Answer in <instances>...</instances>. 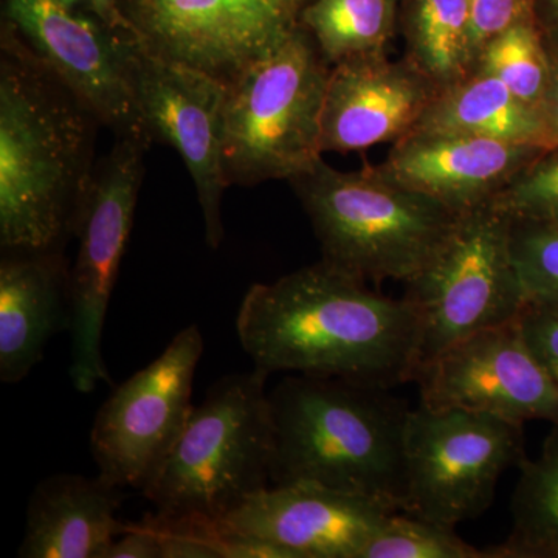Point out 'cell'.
<instances>
[{"label": "cell", "mask_w": 558, "mask_h": 558, "mask_svg": "<svg viewBox=\"0 0 558 558\" xmlns=\"http://www.w3.org/2000/svg\"><path fill=\"white\" fill-rule=\"evenodd\" d=\"M236 332L253 368L339 377L371 387L413 381L421 325L405 299L322 259L245 293Z\"/></svg>", "instance_id": "obj_1"}, {"label": "cell", "mask_w": 558, "mask_h": 558, "mask_svg": "<svg viewBox=\"0 0 558 558\" xmlns=\"http://www.w3.org/2000/svg\"><path fill=\"white\" fill-rule=\"evenodd\" d=\"M95 123L9 21L0 31V245L62 250L92 171Z\"/></svg>", "instance_id": "obj_2"}, {"label": "cell", "mask_w": 558, "mask_h": 558, "mask_svg": "<svg viewBox=\"0 0 558 558\" xmlns=\"http://www.w3.org/2000/svg\"><path fill=\"white\" fill-rule=\"evenodd\" d=\"M271 486L311 484L405 509L410 410L388 388L293 374L269 391Z\"/></svg>", "instance_id": "obj_3"}, {"label": "cell", "mask_w": 558, "mask_h": 558, "mask_svg": "<svg viewBox=\"0 0 558 558\" xmlns=\"http://www.w3.org/2000/svg\"><path fill=\"white\" fill-rule=\"evenodd\" d=\"M269 376L230 374L191 410L167 461L142 492L168 520L220 521L270 486L274 418Z\"/></svg>", "instance_id": "obj_4"}, {"label": "cell", "mask_w": 558, "mask_h": 558, "mask_svg": "<svg viewBox=\"0 0 558 558\" xmlns=\"http://www.w3.org/2000/svg\"><path fill=\"white\" fill-rule=\"evenodd\" d=\"M289 182L310 216L322 259L376 284L407 282L424 269L459 218L373 165L339 171L322 157Z\"/></svg>", "instance_id": "obj_5"}, {"label": "cell", "mask_w": 558, "mask_h": 558, "mask_svg": "<svg viewBox=\"0 0 558 558\" xmlns=\"http://www.w3.org/2000/svg\"><path fill=\"white\" fill-rule=\"evenodd\" d=\"M330 65L301 25L227 84L222 160L230 185L292 180L323 157Z\"/></svg>", "instance_id": "obj_6"}, {"label": "cell", "mask_w": 558, "mask_h": 558, "mask_svg": "<svg viewBox=\"0 0 558 558\" xmlns=\"http://www.w3.org/2000/svg\"><path fill=\"white\" fill-rule=\"evenodd\" d=\"M405 284L403 299L421 325L416 371L459 341L515 322L527 300L512 255V219L490 204L462 213Z\"/></svg>", "instance_id": "obj_7"}, {"label": "cell", "mask_w": 558, "mask_h": 558, "mask_svg": "<svg viewBox=\"0 0 558 558\" xmlns=\"http://www.w3.org/2000/svg\"><path fill=\"white\" fill-rule=\"evenodd\" d=\"M149 142L145 135H117L108 156L95 165L76 209L73 234L80 248L69 277V374L83 395L112 381L102 359V330L134 226Z\"/></svg>", "instance_id": "obj_8"}, {"label": "cell", "mask_w": 558, "mask_h": 558, "mask_svg": "<svg viewBox=\"0 0 558 558\" xmlns=\"http://www.w3.org/2000/svg\"><path fill=\"white\" fill-rule=\"evenodd\" d=\"M526 458L524 424L418 402L405 432V509L454 529L483 515L502 473Z\"/></svg>", "instance_id": "obj_9"}, {"label": "cell", "mask_w": 558, "mask_h": 558, "mask_svg": "<svg viewBox=\"0 0 558 558\" xmlns=\"http://www.w3.org/2000/svg\"><path fill=\"white\" fill-rule=\"evenodd\" d=\"M204 351V336L191 325L159 357L113 389L90 429L98 475L121 488L148 487L189 421Z\"/></svg>", "instance_id": "obj_10"}, {"label": "cell", "mask_w": 558, "mask_h": 558, "mask_svg": "<svg viewBox=\"0 0 558 558\" xmlns=\"http://www.w3.org/2000/svg\"><path fill=\"white\" fill-rule=\"evenodd\" d=\"M312 0H126L146 49L229 84L301 27Z\"/></svg>", "instance_id": "obj_11"}, {"label": "cell", "mask_w": 558, "mask_h": 558, "mask_svg": "<svg viewBox=\"0 0 558 558\" xmlns=\"http://www.w3.org/2000/svg\"><path fill=\"white\" fill-rule=\"evenodd\" d=\"M135 100L150 140L178 150L189 170L202 216L205 241L219 248L223 240L222 197L230 183L222 160V112L227 84L191 68L134 46Z\"/></svg>", "instance_id": "obj_12"}, {"label": "cell", "mask_w": 558, "mask_h": 558, "mask_svg": "<svg viewBox=\"0 0 558 558\" xmlns=\"http://www.w3.org/2000/svg\"><path fill=\"white\" fill-rule=\"evenodd\" d=\"M22 39L116 135H145L134 89L137 39L62 5L60 0H3Z\"/></svg>", "instance_id": "obj_13"}, {"label": "cell", "mask_w": 558, "mask_h": 558, "mask_svg": "<svg viewBox=\"0 0 558 558\" xmlns=\"http://www.w3.org/2000/svg\"><path fill=\"white\" fill-rule=\"evenodd\" d=\"M418 402L558 425V388L527 348L519 319L447 349L414 374Z\"/></svg>", "instance_id": "obj_14"}, {"label": "cell", "mask_w": 558, "mask_h": 558, "mask_svg": "<svg viewBox=\"0 0 558 558\" xmlns=\"http://www.w3.org/2000/svg\"><path fill=\"white\" fill-rule=\"evenodd\" d=\"M396 512L400 510L384 499L290 484L264 488L218 523L271 543L289 558H362L369 539Z\"/></svg>", "instance_id": "obj_15"}, {"label": "cell", "mask_w": 558, "mask_h": 558, "mask_svg": "<svg viewBox=\"0 0 558 558\" xmlns=\"http://www.w3.org/2000/svg\"><path fill=\"white\" fill-rule=\"evenodd\" d=\"M439 87L405 57L359 54L330 68L322 117V150L359 153L411 134Z\"/></svg>", "instance_id": "obj_16"}, {"label": "cell", "mask_w": 558, "mask_h": 558, "mask_svg": "<svg viewBox=\"0 0 558 558\" xmlns=\"http://www.w3.org/2000/svg\"><path fill=\"white\" fill-rule=\"evenodd\" d=\"M546 148L447 132L413 131L377 165L392 182L458 215L490 204Z\"/></svg>", "instance_id": "obj_17"}, {"label": "cell", "mask_w": 558, "mask_h": 558, "mask_svg": "<svg viewBox=\"0 0 558 558\" xmlns=\"http://www.w3.org/2000/svg\"><path fill=\"white\" fill-rule=\"evenodd\" d=\"M70 270L62 250L2 252L0 380L20 384L47 344L70 328Z\"/></svg>", "instance_id": "obj_18"}, {"label": "cell", "mask_w": 558, "mask_h": 558, "mask_svg": "<svg viewBox=\"0 0 558 558\" xmlns=\"http://www.w3.org/2000/svg\"><path fill=\"white\" fill-rule=\"evenodd\" d=\"M121 502L123 488L100 475L60 473L40 481L28 501L17 557L105 558L128 526L117 517Z\"/></svg>", "instance_id": "obj_19"}, {"label": "cell", "mask_w": 558, "mask_h": 558, "mask_svg": "<svg viewBox=\"0 0 558 558\" xmlns=\"http://www.w3.org/2000/svg\"><path fill=\"white\" fill-rule=\"evenodd\" d=\"M414 131L472 135L546 148L542 112L521 101L494 75L478 69L440 89Z\"/></svg>", "instance_id": "obj_20"}, {"label": "cell", "mask_w": 558, "mask_h": 558, "mask_svg": "<svg viewBox=\"0 0 558 558\" xmlns=\"http://www.w3.org/2000/svg\"><path fill=\"white\" fill-rule=\"evenodd\" d=\"M512 497V531L484 558H558V425L537 458L523 459Z\"/></svg>", "instance_id": "obj_21"}, {"label": "cell", "mask_w": 558, "mask_h": 558, "mask_svg": "<svg viewBox=\"0 0 558 558\" xmlns=\"http://www.w3.org/2000/svg\"><path fill=\"white\" fill-rule=\"evenodd\" d=\"M405 58L439 89L475 68L470 0H410L403 14Z\"/></svg>", "instance_id": "obj_22"}, {"label": "cell", "mask_w": 558, "mask_h": 558, "mask_svg": "<svg viewBox=\"0 0 558 558\" xmlns=\"http://www.w3.org/2000/svg\"><path fill=\"white\" fill-rule=\"evenodd\" d=\"M399 0H312L301 17L319 53L332 65L384 53L398 28Z\"/></svg>", "instance_id": "obj_23"}, {"label": "cell", "mask_w": 558, "mask_h": 558, "mask_svg": "<svg viewBox=\"0 0 558 558\" xmlns=\"http://www.w3.org/2000/svg\"><path fill=\"white\" fill-rule=\"evenodd\" d=\"M473 69L490 73L521 101L542 112L550 84V51L538 20L487 40Z\"/></svg>", "instance_id": "obj_24"}, {"label": "cell", "mask_w": 558, "mask_h": 558, "mask_svg": "<svg viewBox=\"0 0 558 558\" xmlns=\"http://www.w3.org/2000/svg\"><path fill=\"white\" fill-rule=\"evenodd\" d=\"M362 558H484L454 529L396 512L363 549Z\"/></svg>", "instance_id": "obj_25"}, {"label": "cell", "mask_w": 558, "mask_h": 558, "mask_svg": "<svg viewBox=\"0 0 558 558\" xmlns=\"http://www.w3.org/2000/svg\"><path fill=\"white\" fill-rule=\"evenodd\" d=\"M512 255L527 304L558 315V226L512 220Z\"/></svg>", "instance_id": "obj_26"}, {"label": "cell", "mask_w": 558, "mask_h": 558, "mask_svg": "<svg viewBox=\"0 0 558 558\" xmlns=\"http://www.w3.org/2000/svg\"><path fill=\"white\" fill-rule=\"evenodd\" d=\"M490 205L512 220L558 226V148L543 150Z\"/></svg>", "instance_id": "obj_27"}, {"label": "cell", "mask_w": 558, "mask_h": 558, "mask_svg": "<svg viewBox=\"0 0 558 558\" xmlns=\"http://www.w3.org/2000/svg\"><path fill=\"white\" fill-rule=\"evenodd\" d=\"M538 0H470L473 53L484 44L523 22L537 20Z\"/></svg>", "instance_id": "obj_28"}, {"label": "cell", "mask_w": 558, "mask_h": 558, "mask_svg": "<svg viewBox=\"0 0 558 558\" xmlns=\"http://www.w3.org/2000/svg\"><path fill=\"white\" fill-rule=\"evenodd\" d=\"M519 323L527 348L558 388V315L527 304Z\"/></svg>", "instance_id": "obj_29"}, {"label": "cell", "mask_w": 558, "mask_h": 558, "mask_svg": "<svg viewBox=\"0 0 558 558\" xmlns=\"http://www.w3.org/2000/svg\"><path fill=\"white\" fill-rule=\"evenodd\" d=\"M105 558H161L160 537L148 521L128 524L113 539Z\"/></svg>", "instance_id": "obj_30"}, {"label": "cell", "mask_w": 558, "mask_h": 558, "mask_svg": "<svg viewBox=\"0 0 558 558\" xmlns=\"http://www.w3.org/2000/svg\"><path fill=\"white\" fill-rule=\"evenodd\" d=\"M60 2L76 13L95 17L113 32L137 39V32L124 10L126 0H60Z\"/></svg>", "instance_id": "obj_31"}, {"label": "cell", "mask_w": 558, "mask_h": 558, "mask_svg": "<svg viewBox=\"0 0 558 558\" xmlns=\"http://www.w3.org/2000/svg\"><path fill=\"white\" fill-rule=\"evenodd\" d=\"M549 51L550 84L542 113L545 121L546 148L554 149L558 148V49L549 44Z\"/></svg>", "instance_id": "obj_32"}, {"label": "cell", "mask_w": 558, "mask_h": 558, "mask_svg": "<svg viewBox=\"0 0 558 558\" xmlns=\"http://www.w3.org/2000/svg\"><path fill=\"white\" fill-rule=\"evenodd\" d=\"M537 20L550 46L558 49V0H538Z\"/></svg>", "instance_id": "obj_33"}]
</instances>
